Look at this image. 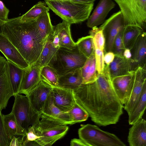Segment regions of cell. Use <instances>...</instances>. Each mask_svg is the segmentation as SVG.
Returning <instances> with one entry per match:
<instances>
[{
    "label": "cell",
    "instance_id": "obj_33",
    "mask_svg": "<svg viewBox=\"0 0 146 146\" xmlns=\"http://www.w3.org/2000/svg\"><path fill=\"white\" fill-rule=\"evenodd\" d=\"M40 77L41 80L50 86L52 87L57 86L58 75L56 71L48 65L42 68Z\"/></svg>",
    "mask_w": 146,
    "mask_h": 146
},
{
    "label": "cell",
    "instance_id": "obj_6",
    "mask_svg": "<svg viewBox=\"0 0 146 146\" xmlns=\"http://www.w3.org/2000/svg\"><path fill=\"white\" fill-rule=\"evenodd\" d=\"M41 119L35 127L39 137L36 142L39 146H51L64 136L69 127L64 124L41 116Z\"/></svg>",
    "mask_w": 146,
    "mask_h": 146
},
{
    "label": "cell",
    "instance_id": "obj_30",
    "mask_svg": "<svg viewBox=\"0 0 146 146\" xmlns=\"http://www.w3.org/2000/svg\"><path fill=\"white\" fill-rule=\"evenodd\" d=\"M58 49L54 46L48 37L41 53L35 64L41 68L47 65Z\"/></svg>",
    "mask_w": 146,
    "mask_h": 146
},
{
    "label": "cell",
    "instance_id": "obj_18",
    "mask_svg": "<svg viewBox=\"0 0 146 146\" xmlns=\"http://www.w3.org/2000/svg\"><path fill=\"white\" fill-rule=\"evenodd\" d=\"M42 68L36 64L25 69L19 94L27 96L40 81V72Z\"/></svg>",
    "mask_w": 146,
    "mask_h": 146
},
{
    "label": "cell",
    "instance_id": "obj_8",
    "mask_svg": "<svg viewBox=\"0 0 146 146\" xmlns=\"http://www.w3.org/2000/svg\"><path fill=\"white\" fill-rule=\"evenodd\" d=\"M15 100L11 112L18 123L27 131L30 126H35L41 115L32 108L27 97L20 94L14 95Z\"/></svg>",
    "mask_w": 146,
    "mask_h": 146
},
{
    "label": "cell",
    "instance_id": "obj_40",
    "mask_svg": "<svg viewBox=\"0 0 146 146\" xmlns=\"http://www.w3.org/2000/svg\"><path fill=\"white\" fill-rule=\"evenodd\" d=\"M9 10L5 6L3 1L0 0V20L4 24L8 20Z\"/></svg>",
    "mask_w": 146,
    "mask_h": 146
},
{
    "label": "cell",
    "instance_id": "obj_22",
    "mask_svg": "<svg viewBox=\"0 0 146 146\" xmlns=\"http://www.w3.org/2000/svg\"><path fill=\"white\" fill-rule=\"evenodd\" d=\"M81 68L58 76L57 86L72 90L80 87L83 84Z\"/></svg>",
    "mask_w": 146,
    "mask_h": 146
},
{
    "label": "cell",
    "instance_id": "obj_2",
    "mask_svg": "<svg viewBox=\"0 0 146 146\" xmlns=\"http://www.w3.org/2000/svg\"><path fill=\"white\" fill-rule=\"evenodd\" d=\"M36 20H21L20 17L9 19L3 25L2 34L13 44L30 66L38 58L45 43L36 35Z\"/></svg>",
    "mask_w": 146,
    "mask_h": 146
},
{
    "label": "cell",
    "instance_id": "obj_27",
    "mask_svg": "<svg viewBox=\"0 0 146 146\" xmlns=\"http://www.w3.org/2000/svg\"><path fill=\"white\" fill-rule=\"evenodd\" d=\"M146 107V85L142 90L140 97L128 115V123L132 125L142 118Z\"/></svg>",
    "mask_w": 146,
    "mask_h": 146
},
{
    "label": "cell",
    "instance_id": "obj_37",
    "mask_svg": "<svg viewBox=\"0 0 146 146\" xmlns=\"http://www.w3.org/2000/svg\"><path fill=\"white\" fill-rule=\"evenodd\" d=\"M95 56L97 71L98 73L102 72L105 64L104 60V51L99 49L95 48Z\"/></svg>",
    "mask_w": 146,
    "mask_h": 146
},
{
    "label": "cell",
    "instance_id": "obj_34",
    "mask_svg": "<svg viewBox=\"0 0 146 146\" xmlns=\"http://www.w3.org/2000/svg\"><path fill=\"white\" fill-rule=\"evenodd\" d=\"M68 112L73 124L85 121L89 117L86 110L76 101L72 108Z\"/></svg>",
    "mask_w": 146,
    "mask_h": 146
},
{
    "label": "cell",
    "instance_id": "obj_14",
    "mask_svg": "<svg viewBox=\"0 0 146 146\" xmlns=\"http://www.w3.org/2000/svg\"><path fill=\"white\" fill-rule=\"evenodd\" d=\"M129 59L131 70L135 71L139 67L146 68V33L143 31L130 50Z\"/></svg>",
    "mask_w": 146,
    "mask_h": 146
},
{
    "label": "cell",
    "instance_id": "obj_39",
    "mask_svg": "<svg viewBox=\"0 0 146 146\" xmlns=\"http://www.w3.org/2000/svg\"><path fill=\"white\" fill-rule=\"evenodd\" d=\"M39 137L35 132L34 126H30L27 131L25 140L29 141H36Z\"/></svg>",
    "mask_w": 146,
    "mask_h": 146
},
{
    "label": "cell",
    "instance_id": "obj_1",
    "mask_svg": "<svg viewBox=\"0 0 146 146\" xmlns=\"http://www.w3.org/2000/svg\"><path fill=\"white\" fill-rule=\"evenodd\" d=\"M73 92L76 102L99 126L116 124L123 113V104L115 92L108 66L106 64L103 72L98 73L95 82L83 84Z\"/></svg>",
    "mask_w": 146,
    "mask_h": 146
},
{
    "label": "cell",
    "instance_id": "obj_42",
    "mask_svg": "<svg viewBox=\"0 0 146 146\" xmlns=\"http://www.w3.org/2000/svg\"><path fill=\"white\" fill-rule=\"evenodd\" d=\"M115 56V54L112 51L106 52L104 54V63L108 66L113 61Z\"/></svg>",
    "mask_w": 146,
    "mask_h": 146
},
{
    "label": "cell",
    "instance_id": "obj_9",
    "mask_svg": "<svg viewBox=\"0 0 146 146\" xmlns=\"http://www.w3.org/2000/svg\"><path fill=\"white\" fill-rule=\"evenodd\" d=\"M126 26L121 12L114 13L99 27L105 39L104 54L112 51L114 39L120 30Z\"/></svg>",
    "mask_w": 146,
    "mask_h": 146
},
{
    "label": "cell",
    "instance_id": "obj_11",
    "mask_svg": "<svg viewBox=\"0 0 146 146\" xmlns=\"http://www.w3.org/2000/svg\"><path fill=\"white\" fill-rule=\"evenodd\" d=\"M52 89V87L41 80L26 96L32 108L41 115L44 105Z\"/></svg>",
    "mask_w": 146,
    "mask_h": 146
},
{
    "label": "cell",
    "instance_id": "obj_4",
    "mask_svg": "<svg viewBox=\"0 0 146 146\" xmlns=\"http://www.w3.org/2000/svg\"><path fill=\"white\" fill-rule=\"evenodd\" d=\"M87 58L77 46L72 49L60 47L47 65L53 68L59 76L81 68Z\"/></svg>",
    "mask_w": 146,
    "mask_h": 146
},
{
    "label": "cell",
    "instance_id": "obj_17",
    "mask_svg": "<svg viewBox=\"0 0 146 146\" xmlns=\"http://www.w3.org/2000/svg\"><path fill=\"white\" fill-rule=\"evenodd\" d=\"M41 116L66 125L73 124L68 112L62 111L55 105L51 92L46 102Z\"/></svg>",
    "mask_w": 146,
    "mask_h": 146
},
{
    "label": "cell",
    "instance_id": "obj_48",
    "mask_svg": "<svg viewBox=\"0 0 146 146\" xmlns=\"http://www.w3.org/2000/svg\"><path fill=\"white\" fill-rule=\"evenodd\" d=\"M61 1H71V0H61Z\"/></svg>",
    "mask_w": 146,
    "mask_h": 146
},
{
    "label": "cell",
    "instance_id": "obj_38",
    "mask_svg": "<svg viewBox=\"0 0 146 146\" xmlns=\"http://www.w3.org/2000/svg\"><path fill=\"white\" fill-rule=\"evenodd\" d=\"M2 115L0 112V146H9L10 141L5 132Z\"/></svg>",
    "mask_w": 146,
    "mask_h": 146
},
{
    "label": "cell",
    "instance_id": "obj_32",
    "mask_svg": "<svg viewBox=\"0 0 146 146\" xmlns=\"http://www.w3.org/2000/svg\"><path fill=\"white\" fill-rule=\"evenodd\" d=\"M76 44L79 51L87 58L94 52L92 37L90 35L79 38Z\"/></svg>",
    "mask_w": 146,
    "mask_h": 146
},
{
    "label": "cell",
    "instance_id": "obj_29",
    "mask_svg": "<svg viewBox=\"0 0 146 146\" xmlns=\"http://www.w3.org/2000/svg\"><path fill=\"white\" fill-rule=\"evenodd\" d=\"M143 31L141 28L136 26H125L124 28L123 36L125 48L131 50L139 35Z\"/></svg>",
    "mask_w": 146,
    "mask_h": 146
},
{
    "label": "cell",
    "instance_id": "obj_10",
    "mask_svg": "<svg viewBox=\"0 0 146 146\" xmlns=\"http://www.w3.org/2000/svg\"><path fill=\"white\" fill-rule=\"evenodd\" d=\"M13 96L7 61L0 54V112L5 109Z\"/></svg>",
    "mask_w": 146,
    "mask_h": 146
},
{
    "label": "cell",
    "instance_id": "obj_47",
    "mask_svg": "<svg viewBox=\"0 0 146 146\" xmlns=\"http://www.w3.org/2000/svg\"><path fill=\"white\" fill-rule=\"evenodd\" d=\"M50 1H61V0H48Z\"/></svg>",
    "mask_w": 146,
    "mask_h": 146
},
{
    "label": "cell",
    "instance_id": "obj_36",
    "mask_svg": "<svg viewBox=\"0 0 146 146\" xmlns=\"http://www.w3.org/2000/svg\"><path fill=\"white\" fill-rule=\"evenodd\" d=\"M124 27L122 28L120 30L114 41L112 52L115 55L123 56V53L125 48L123 38Z\"/></svg>",
    "mask_w": 146,
    "mask_h": 146
},
{
    "label": "cell",
    "instance_id": "obj_31",
    "mask_svg": "<svg viewBox=\"0 0 146 146\" xmlns=\"http://www.w3.org/2000/svg\"><path fill=\"white\" fill-rule=\"evenodd\" d=\"M49 9L45 2L40 1L20 17L24 21L36 20L44 12H49Z\"/></svg>",
    "mask_w": 146,
    "mask_h": 146
},
{
    "label": "cell",
    "instance_id": "obj_41",
    "mask_svg": "<svg viewBox=\"0 0 146 146\" xmlns=\"http://www.w3.org/2000/svg\"><path fill=\"white\" fill-rule=\"evenodd\" d=\"M25 136L22 137H16L14 136L11 139L9 143V146H22L25 140Z\"/></svg>",
    "mask_w": 146,
    "mask_h": 146
},
{
    "label": "cell",
    "instance_id": "obj_20",
    "mask_svg": "<svg viewBox=\"0 0 146 146\" xmlns=\"http://www.w3.org/2000/svg\"><path fill=\"white\" fill-rule=\"evenodd\" d=\"M129 129L127 141L130 146H146V121L142 118Z\"/></svg>",
    "mask_w": 146,
    "mask_h": 146
},
{
    "label": "cell",
    "instance_id": "obj_3",
    "mask_svg": "<svg viewBox=\"0 0 146 146\" xmlns=\"http://www.w3.org/2000/svg\"><path fill=\"white\" fill-rule=\"evenodd\" d=\"M49 9L71 25L81 23L89 17L94 3L83 4L71 1L45 0Z\"/></svg>",
    "mask_w": 146,
    "mask_h": 146
},
{
    "label": "cell",
    "instance_id": "obj_46",
    "mask_svg": "<svg viewBox=\"0 0 146 146\" xmlns=\"http://www.w3.org/2000/svg\"><path fill=\"white\" fill-rule=\"evenodd\" d=\"M4 23L0 20V34H2V27Z\"/></svg>",
    "mask_w": 146,
    "mask_h": 146
},
{
    "label": "cell",
    "instance_id": "obj_35",
    "mask_svg": "<svg viewBox=\"0 0 146 146\" xmlns=\"http://www.w3.org/2000/svg\"><path fill=\"white\" fill-rule=\"evenodd\" d=\"M92 37L95 48H97L104 51L105 39L102 30L99 27H95L89 32Z\"/></svg>",
    "mask_w": 146,
    "mask_h": 146
},
{
    "label": "cell",
    "instance_id": "obj_25",
    "mask_svg": "<svg viewBox=\"0 0 146 146\" xmlns=\"http://www.w3.org/2000/svg\"><path fill=\"white\" fill-rule=\"evenodd\" d=\"M2 117L5 132L10 141L14 136H26V130L18 123L12 113L3 114Z\"/></svg>",
    "mask_w": 146,
    "mask_h": 146
},
{
    "label": "cell",
    "instance_id": "obj_16",
    "mask_svg": "<svg viewBox=\"0 0 146 146\" xmlns=\"http://www.w3.org/2000/svg\"><path fill=\"white\" fill-rule=\"evenodd\" d=\"M51 95L55 105L64 112L69 111L76 102L72 90L53 87Z\"/></svg>",
    "mask_w": 146,
    "mask_h": 146
},
{
    "label": "cell",
    "instance_id": "obj_15",
    "mask_svg": "<svg viewBox=\"0 0 146 146\" xmlns=\"http://www.w3.org/2000/svg\"><path fill=\"white\" fill-rule=\"evenodd\" d=\"M0 51L7 61L19 67L25 69L30 66L15 46L2 34H0Z\"/></svg>",
    "mask_w": 146,
    "mask_h": 146
},
{
    "label": "cell",
    "instance_id": "obj_23",
    "mask_svg": "<svg viewBox=\"0 0 146 146\" xmlns=\"http://www.w3.org/2000/svg\"><path fill=\"white\" fill-rule=\"evenodd\" d=\"M110 76L112 78L129 74L132 71L129 60L123 56L115 55L113 61L108 66Z\"/></svg>",
    "mask_w": 146,
    "mask_h": 146
},
{
    "label": "cell",
    "instance_id": "obj_44",
    "mask_svg": "<svg viewBox=\"0 0 146 146\" xmlns=\"http://www.w3.org/2000/svg\"><path fill=\"white\" fill-rule=\"evenodd\" d=\"M96 0H71V1L83 4H90L94 3Z\"/></svg>",
    "mask_w": 146,
    "mask_h": 146
},
{
    "label": "cell",
    "instance_id": "obj_21",
    "mask_svg": "<svg viewBox=\"0 0 146 146\" xmlns=\"http://www.w3.org/2000/svg\"><path fill=\"white\" fill-rule=\"evenodd\" d=\"M70 25L69 23L63 20L62 23L53 26V31L58 37L60 47L72 49L76 46L71 36Z\"/></svg>",
    "mask_w": 146,
    "mask_h": 146
},
{
    "label": "cell",
    "instance_id": "obj_26",
    "mask_svg": "<svg viewBox=\"0 0 146 146\" xmlns=\"http://www.w3.org/2000/svg\"><path fill=\"white\" fill-rule=\"evenodd\" d=\"M81 70L83 84L92 83L96 81L98 73L96 68L94 52L87 58Z\"/></svg>",
    "mask_w": 146,
    "mask_h": 146
},
{
    "label": "cell",
    "instance_id": "obj_43",
    "mask_svg": "<svg viewBox=\"0 0 146 146\" xmlns=\"http://www.w3.org/2000/svg\"><path fill=\"white\" fill-rule=\"evenodd\" d=\"M70 144L71 146H88L80 139L74 138L72 139Z\"/></svg>",
    "mask_w": 146,
    "mask_h": 146
},
{
    "label": "cell",
    "instance_id": "obj_7",
    "mask_svg": "<svg viewBox=\"0 0 146 146\" xmlns=\"http://www.w3.org/2000/svg\"><path fill=\"white\" fill-rule=\"evenodd\" d=\"M114 0L120 8L126 26H136L145 31L146 0Z\"/></svg>",
    "mask_w": 146,
    "mask_h": 146
},
{
    "label": "cell",
    "instance_id": "obj_45",
    "mask_svg": "<svg viewBox=\"0 0 146 146\" xmlns=\"http://www.w3.org/2000/svg\"><path fill=\"white\" fill-rule=\"evenodd\" d=\"M123 56L125 58L129 60L131 57V53L130 50L128 48H125L123 53Z\"/></svg>",
    "mask_w": 146,
    "mask_h": 146
},
{
    "label": "cell",
    "instance_id": "obj_28",
    "mask_svg": "<svg viewBox=\"0 0 146 146\" xmlns=\"http://www.w3.org/2000/svg\"><path fill=\"white\" fill-rule=\"evenodd\" d=\"M7 62L13 96L14 95L19 94L25 69L19 67L9 61H7Z\"/></svg>",
    "mask_w": 146,
    "mask_h": 146
},
{
    "label": "cell",
    "instance_id": "obj_5",
    "mask_svg": "<svg viewBox=\"0 0 146 146\" xmlns=\"http://www.w3.org/2000/svg\"><path fill=\"white\" fill-rule=\"evenodd\" d=\"M79 138L88 146H125L115 134L103 131L96 125H82L78 131Z\"/></svg>",
    "mask_w": 146,
    "mask_h": 146
},
{
    "label": "cell",
    "instance_id": "obj_24",
    "mask_svg": "<svg viewBox=\"0 0 146 146\" xmlns=\"http://www.w3.org/2000/svg\"><path fill=\"white\" fill-rule=\"evenodd\" d=\"M37 22L36 35L38 39L45 43L48 36L53 30L48 11H45L42 13L36 19Z\"/></svg>",
    "mask_w": 146,
    "mask_h": 146
},
{
    "label": "cell",
    "instance_id": "obj_19",
    "mask_svg": "<svg viewBox=\"0 0 146 146\" xmlns=\"http://www.w3.org/2000/svg\"><path fill=\"white\" fill-rule=\"evenodd\" d=\"M115 6V4L112 0H100L88 19L87 27L92 28L103 24L109 13Z\"/></svg>",
    "mask_w": 146,
    "mask_h": 146
},
{
    "label": "cell",
    "instance_id": "obj_13",
    "mask_svg": "<svg viewBox=\"0 0 146 146\" xmlns=\"http://www.w3.org/2000/svg\"><path fill=\"white\" fill-rule=\"evenodd\" d=\"M145 85H146V68L139 67L135 71L134 83L130 96L123 106L128 115L139 100Z\"/></svg>",
    "mask_w": 146,
    "mask_h": 146
},
{
    "label": "cell",
    "instance_id": "obj_12",
    "mask_svg": "<svg viewBox=\"0 0 146 146\" xmlns=\"http://www.w3.org/2000/svg\"><path fill=\"white\" fill-rule=\"evenodd\" d=\"M135 71L129 74L114 77L111 79L113 87L122 104L128 101L133 88Z\"/></svg>",
    "mask_w": 146,
    "mask_h": 146
}]
</instances>
